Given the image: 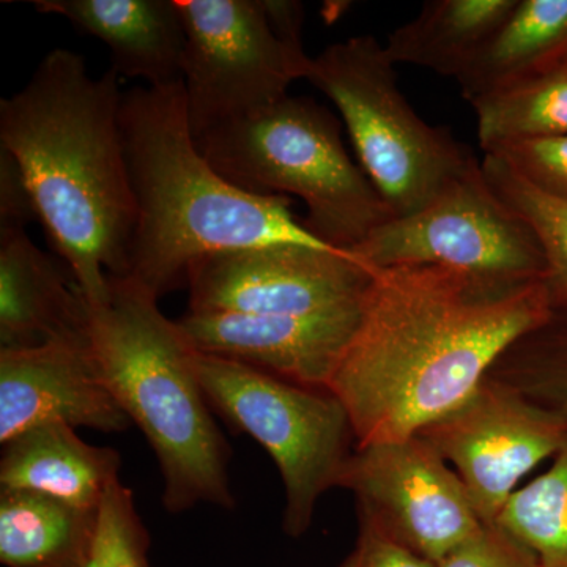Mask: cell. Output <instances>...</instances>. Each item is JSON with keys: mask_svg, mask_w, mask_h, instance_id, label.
<instances>
[{"mask_svg": "<svg viewBox=\"0 0 567 567\" xmlns=\"http://www.w3.org/2000/svg\"><path fill=\"white\" fill-rule=\"evenodd\" d=\"M550 309L543 279L435 265L375 270L330 385L349 413L357 445L409 439L456 409Z\"/></svg>", "mask_w": 567, "mask_h": 567, "instance_id": "obj_1", "label": "cell"}, {"mask_svg": "<svg viewBox=\"0 0 567 567\" xmlns=\"http://www.w3.org/2000/svg\"><path fill=\"white\" fill-rule=\"evenodd\" d=\"M118 74L51 51L31 81L0 100V151L20 167L39 221L91 308L110 276L128 274L136 200L121 128Z\"/></svg>", "mask_w": 567, "mask_h": 567, "instance_id": "obj_2", "label": "cell"}, {"mask_svg": "<svg viewBox=\"0 0 567 567\" xmlns=\"http://www.w3.org/2000/svg\"><path fill=\"white\" fill-rule=\"evenodd\" d=\"M121 128L137 212L126 278L158 300L210 254L276 244L330 248L295 218L290 197L246 193L213 169L189 126L183 82L123 93Z\"/></svg>", "mask_w": 567, "mask_h": 567, "instance_id": "obj_3", "label": "cell"}, {"mask_svg": "<svg viewBox=\"0 0 567 567\" xmlns=\"http://www.w3.org/2000/svg\"><path fill=\"white\" fill-rule=\"evenodd\" d=\"M89 331L104 382L158 458L166 509H234L230 451L197 379L196 349L158 298L132 278L110 276V297L91 308Z\"/></svg>", "mask_w": 567, "mask_h": 567, "instance_id": "obj_4", "label": "cell"}, {"mask_svg": "<svg viewBox=\"0 0 567 567\" xmlns=\"http://www.w3.org/2000/svg\"><path fill=\"white\" fill-rule=\"evenodd\" d=\"M196 144L237 188L303 200L308 215L301 221L330 248L352 252L393 219L347 153L338 118L315 100L287 95L268 110L216 126Z\"/></svg>", "mask_w": 567, "mask_h": 567, "instance_id": "obj_5", "label": "cell"}, {"mask_svg": "<svg viewBox=\"0 0 567 567\" xmlns=\"http://www.w3.org/2000/svg\"><path fill=\"white\" fill-rule=\"evenodd\" d=\"M394 66L385 44L358 35L312 58L306 81L341 112L361 169L393 218H402L434 200L477 159L413 111L399 91Z\"/></svg>", "mask_w": 567, "mask_h": 567, "instance_id": "obj_6", "label": "cell"}, {"mask_svg": "<svg viewBox=\"0 0 567 567\" xmlns=\"http://www.w3.org/2000/svg\"><path fill=\"white\" fill-rule=\"evenodd\" d=\"M185 28L183 87L200 137L286 99L312 58L301 40L305 9L289 0H175Z\"/></svg>", "mask_w": 567, "mask_h": 567, "instance_id": "obj_7", "label": "cell"}, {"mask_svg": "<svg viewBox=\"0 0 567 567\" xmlns=\"http://www.w3.org/2000/svg\"><path fill=\"white\" fill-rule=\"evenodd\" d=\"M194 368L212 409L274 458L286 494L282 529L303 536L317 502L338 487L357 446L346 406L330 390L297 385L197 350Z\"/></svg>", "mask_w": 567, "mask_h": 567, "instance_id": "obj_8", "label": "cell"}, {"mask_svg": "<svg viewBox=\"0 0 567 567\" xmlns=\"http://www.w3.org/2000/svg\"><path fill=\"white\" fill-rule=\"evenodd\" d=\"M350 254L372 270L435 265L514 279H543L547 270L532 227L488 185L481 162L421 210L377 227Z\"/></svg>", "mask_w": 567, "mask_h": 567, "instance_id": "obj_9", "label": "cell"}, {"mask_svg": "<svg viewBox=\"0 0 567 567\" xmlns=\"http://www.w3.org/2000/svg\"><path fill=\"white\" fill-rule=\"evenodd\" d=\"M338 487L360 525L439 565L484 527L461 477L420 435L354 446Z\"/></svg>", "mask_w": 567, "mask_h": 567, "instance_id": "obj_10", "label": "cell"}, {"mask_svg": "<svg viewBox=\"0 0 567 567\" xmlns=\"http://www.w3.org/2000/svg\"><path fill=\"white\" fill-rule=\"evenodd\" d=\"M374 278L353 254L276 244L205 256L186 286L189 312L301 317L363 308Z\"/></svg>", "mask_w": 567, "mask_h": 567, "instance_id": "obj_11", "label": "cell"}, {"mask_svg": "<svg viewBox=\"0 0 567 567\" xmlns=\"http://www.w3.org/2000/svg\"><path fill=\"white\" fill-rule=\"evenodd\" d=\"M417 435L453 464L481 524L494 525L518 481L558 453L567 420L487 375Z\"/></svg>", "mask_w": 567, "mask_h": 567, "instance_id": "obj_12", "label": "cell"}, {"mask_svg": "<svg viewBox=\"0 0 567 567\" xmlns=\"http://www.w3.org/2000/svg\"><path fill=\"white\" fill-rule=\"evenodd\" d=\"M122 432L132 421L104 382L91 331L0 350V443L44 424Z\"/></svg>", "mask_w": 567, "mask_h": 567, "instance_id": "obj_13", "label": "cell"}, {"mask_svg": "<svg viewBox=\"0 0 567 567\" xmlns=\"http://www.w3.org/2000/svg\"><path fill=\"white\" fill-rule=\"evenodd\" d=\"M364 306L319 316L188 312L175 320L200 353L248 364L308 388L330 390Z\"/></svg>", "mask_w": 567, "mask_h": 567, "instance_id": "obj_14", "label": "cell"}, {"mask_svg": "<svg viewBox=\"0 0 567 567\" xmlns=\"http://www.w3.org/2000/svg\"><path fill=\"white\" fill-rule=\"evenodd\" d=\"M32 6L103 41L118 76L144 80L148 87L181 84L186 35L175 0H35Z\"/></svg>", "mask_w": 567, "mask_h": 567, "instance_id": "obj_15", "label": "cell"}, {"mask_svg": "<svg viewBox=\"0 0 567 567\" xmlns=\"http://www.w3.org/2000/svg\"><path fill=\"white\" fill-rule=\"evenodd\" d=\"M89 324L91 308L58 260L25 229H0V350L74 338Z\"/></svg>", "mask_w": 567, "mask_h": 567, "instance_id": "obj_16", "label": "cell"}, {"mask_svg": "<svg viewBox=\"0 0 567 567\" xmlns=\"http://www.w3.org/2000/svg\"><path fill=\"white\" fill-rule=\"evenodd\" d=\"M2 447L0 487L37 492L80 509H99L107 488L121 480V454L89 445L66 424L37 425Z\"/></svg>", "mask_w": 567, "mask_h": 567, "instance_id": "obj_17", "label": "cell"}, {"mask_svg": "<svg viewBox=\"0 0 567 567\" xmlns=\"http://www.w3.org/2000/svg\"><path fill=\"white\" fill-rule=\"evenodd\" d=\"M518 0H429L412 21L391 33L394 65L421 66L457 80L505 24Z\"/></svg>", "mask_w": 567, "mask_h": 567, "instance_id": "obj_18", "label": "cell"}, {"mask_svg": "<svg viewBox=\"0 0 567 567\" xmlns=\"http://www.w3.org/2000/svg\"><path fill=\"white\" fill-rule=\"evenodd\" d=\"M567 54V0H518L457 78L468 102L550 69Z\"/></svg>", "mask_w": 567, "mask_h": 567, "instance_id": "obj_19", "label": "cell"}, {"mask_svg": "<svg viewBox=\"0 0 567 567\" xmlns=\"http://www.w3.org/2000/svg\"><path fill=\"white\" fill-rule=\"evenodd\" d=\"M96 511L52 496L0 488V563L6 567H82Z\"/></svg>", "mask_w": 567, "mask_h": 567, "instance_id": "obj_20", "label": "cell"}, {"mask_svg": "<svg viewBox=\"0 0 567 567\" xmlns=\"http://www.w3.org/2000/svg\"><path fill=\"white\" fill-rule=\"evenodd\" d=\"M470 103L484 153L511 142L567 136V63H557Z\"/></svg>", "mask_w": 567, "mask_h": 567, "instance_id": "obj_21", "label": "cell"}, {"mask_svg": "<svg viewBox=\"0 0 567 567\" xmlns=\"http://www.w3.org/2000/svg\"><path fill=\"white\" fill-rule=\"evenodd\" d=\"M535 404L567 420V303L517 338L488 371Z\"/></svg>", "mask_w": 567, "mask_h": 567, "instance_id": "obj_22", "label": "cell"}, {"mask_svg": "<svg viewBox=\"0 0 567 567\" xmlns=\"http://www.w3.org/2000/svg\"><path fill=\"white\" fill-rule=\"evenodd\" d=\"M554 465L517 488L495 524L520 540L540 567H567V436Z\"/></svg>", "mask_w": 567, "mask_h": 567, "instance_id": "obj_23", "label": "cell"}, {"mask_svg": "<svg viewBox=\"0 0 567 567\" xmlns=\"http://www.w3.org/2000/svg\"><path fill=\"white\" fill-rule=\"evenodd\" d=\"M488 185L532 227L547 270L543 284L551 306L567 303V199L537 188L496 153H484Z\"/></svg>", "mask_w": 567, "mask_h": 567, "instance_id": "obj_24", "label": "cell"}, {"mask_svg": "<svg viewBox=\"0 0 567 567\" xmlns=\"http://www.w3.org/2000/svg\"><path fill=\"white\" fill-rule=\"evenodd\" d=\"M148 544L133 492L115 481L96 509L95 533L82 567H152Z\"/></svg>", "mask_w": 567, "mask_h": 567, "instance_id": "obj_25", "label": "cell"}, {"mask_svg": "<svg viewBox=\"0 0 567 567\" xmlns=\"http://www.w3.org/2000/svg\"><path fill=\"white\" fill-rule=\"evenodd\" d=\"M491 153L505 158L537 188L567 199V136L511 142Z\"/></svg>", "mask_w": 567, "mask_h": 567, "instance_id": "obj_26", "label": "cell"}, {"mask_svg": "<svg viewBox=\"0 0 567 567\" xmlns=\"http://www.w3.org/2000/svg\"><path fill=\"white\" fill-rule=\"evenodd\" d=\"M436 567H540L527 546L498 525H484Z\"/></svg>", "mask_w": 567, "mask_h": 567, "instance_id": "obj_27", "label": "cell"}, {"mask_svg": "<svg viewBox=\"0 0 567 567\" xmlns=\"http://www.w3.org/2000/svg\"><path fill=\"white\" fill-rule=\"evenodd\" d=\"M339 567H436L413 551L360 525L352 554Z\"/></svg>", "mask_w": 567, "mask_h": 567, "instance_id": "obj_28", "label": "cell"}, {"mask_svg": "<svg viewBox=\"0 0 567 567\" xmlns=\"http://www.w3.org/2000/svg\"><path fill=\"white\" fill-rule=\"evenodd\" d=\"M39 219L20 167L9 153L0 151V229H25Z\"/></svg>", "mask_w": 567, "mask_h": 567, "instance_id": "obj_29", "label": "cell"}, {"mask_svg": "<svg viewBox=\"0 0 567 567\" xmlns=\"http://www.w3.org/2000/svg\"><path fill=\"white\" fill-rule=\"evenodd\" d=\"M558 63H567V54L565 55V58L561 59V62Z\"/></svg>", "mask_w": 567, "mask_h": 567, "instance_id": "obj_30", "label": "cell"}]
</instances>
